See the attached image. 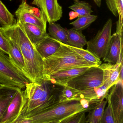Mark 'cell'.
<instances>
[{
  "mask_svg": "<svg viewBox=\"0 0 123 123\" xmlns=\"http://www.w3.org/2000/svg\"><path fill=\"white\" fill-rule=\"evenodd\" d=\"M0 32L19 48L25 63V74L30 81L39 82L45 80L43 60L26 36L21 25L16 22L12 26H0Z\"/></svg>",
  "mask_w": 123,
  "mask_h": 123,
  "instance_id": "1",
  "label": "cell"
},
{
  "mask_svg": "<svg viewBox=\"0 0 123 123\" xmlns=\"http://www.w3.org/2000/svg\"><path fill=\"white\" fill-rule=\"evenodd\" d=\"M49 81L30 82L24 91L26 100L25 116L29 117L50 109L59 103V92Z\"/></svg>",
  "mask_w": 123,
  "mask_h": 123,
  "instance_id": "2",
  "label": "cell"
},
{
  "mask_svg": "<svg viewBox=\"0 0 123 123\" xmlns=\"http://www.w3.org/2000/svg\"><path fill=\"white\" fill-rule=\"evenodd\" d=\"M97 105L84 99L66 101L28 118L32 123H66L79 113L90 112Z\"/></svg>",
  "mask_w": 123,
  "mask_h": 123,
  "instance_id": "3",
  "label": "cell"
},
{
  "mask_svg": "<svg viewBox=\"0 0 123 123\" xmlns=\"http://www.w3.org/2000/svg\"><path fill=\"white\" fill-rule=\"evenodd\" d=\"M60 42V47L52 55L43 60L44 79L56 72L71 69L98 66L87 61Z\"/></svg>",
  "mask_w": 123,
  "mask_h": 123,
  "instance_id": "4",
  "label": "cell"
},
{
  "mask_svg": "<svg viewBox=\"0 0 123 123\" xmlns=\"http://www.w3.org/2000/svg\"><path fill=\"white\" fill-rule=\"evenodd\" d=\"M30 82L12 62L8 55L0 51V84L8 88L22 90Z\"/></svg>",
  "mask_w": 123,
  "mask_h": 123,
  "instance_id": "5",
  "label": "cell"
},
{
  "mask_svg": "<svg viewBox=\"0 0 123 123\" xmlns=\"http://www.w3.org/2000/svg\"><path fill=\"white\" fill-rule=\"evenodd\" d=\"M103 84L102 70L99 66H95L90 67L81 74L73 78L67 83L66 86L82 91L102 86Z\"/></svg>",
  "mask_w": 123,
  "mask_h": 123,
  "instance_id": "6",
  "label": "cell"
},
{
  "mask_svg": "<svg viewBox=\"0 0 123 123\" xmlns=\"http://www.w3.org/2000/svg\"><path fill=\"white\" fill-rule=\"evenodd\" d=\"M112 21L109 19L95 37L87 42V50L99 59L103 58L107 53L112 35Z\"/></svg>",
  "mask_w": 123,
  "mask_h": 123,
  "instance_id": "7",
  "label": "cell"
},
{
  "mask_svg": "<svg viewBox=\"0 0 123 123\" xmlns=\"http://www.w3.org/2000/svg\"><path fill=\"white\" fill-rule=\"evenodd\" d=\"M15 14L17 22L33 25L46 31L47 20L38 8L30 6L26 1H22Z\"/></svg>",
  "mask_w": 123,
  "mask_h": 123,
  "instance_id": "8",
  "label": "cell"
},
{
  "mask_svg": "<svg viewBox=\"0 0 123 123\" xmlns=\"http://www.w3.org/2000/svg\"><path fill=\"white\" fill-rule=\"evenodd\" d=\"M107 97L114 123H123V82L119 80L111 87Z\"/></svg>",
  "mask_w": 123,
  "mask_h": 123,
  "instance_id": "9",
  "label": "cell"
},
{
  "mask_svg": "<svg viewBox=\"0 0 123 123\" xmlns=\"http://www.w3.org/2000/svg\"><path fill=\"white\" fill-rule=\"evenodd\" d=\"M32 4L37 6L49 24L58 21L63 16V8L58 0H33Z\"/></svg>",
  "mask_w": 123,
  "mask_h": 123,
  "instance_id": "10",
  "label": "cell"
},
{
  "mask_svg": "<svg viewBox=\"0 0 123 123\" xmlns=\"http://www.w3.org/2000/svg\"><path fill=\"white\" fill-rule=\"evenodd\" d=\"M26 100L24 91L18 89L7 108L0 123H9L17 117L26 108Z\"/></svg>",
  "mask_w": 123,
  "mask_h": 123,
  "instance_id": "11",
  "label": "cell"
},
{
  "mask_svg": "<svg viewBox=\"0 0 123 123\" xmlns=\"http://www.w3.org/2000/svg\"><path fill=\"white\" fill-rule=\"evenodd\" d=\"M103 59L112 64L123 61V35L115 32L111 35L107 51Z\"/></svg>",
  "mask_w": 123,
  "mask_h": 123,
  "instance_id": "12",
  "label": "cell"
},
{
  "mask_svg": "<svg viewBox=\"0 0 123 123\" xmlns=\"http://www.w3.org/2000/svg\"><path fill=\"white\" fill-rule=\"evenodd\" d=\"M109 90L104 86L82 91L76 90L71 101L84 99L92 104L97 105L103 98L107 99Z\"/></svg>",
  "mask_w": 123,
  "mask_h": 123,
  "instance_id": "13",
  "label": "cell"
},
{
  "mask_svg": "<svg viewBox=\"0 0 123 123\" xmlns=\"http://www.w3.org/2000/svg\"><path fill=\"white\" fill-rule=\"evenodd\" d=\"M90 67H82L60 71L50 74L45 79L53 84L65 87L66 84L73 78L86 71Z\"/></svg>",
  "mask_w": 123,
  "mask_h": 123,
  "instance_id": "14",
  "label": "cell"
},
{
  "mask_svg": "<svg viewBox=\"0 0 123 123\" xmlns=\"http://www.w3.org/2000/svg\"><path fill=\"white\" fill-rule=\"evenodd\" d=\"M121 63L112 64L106 62L99 66L103 73V85L108 89H110L112 86L119 81Z\"/></svg>",
  "mask_w": 123,
  "mask_h": 123,
  "instance_id": "15",
  "label": "cell"
},
{
  "mask_svg": "<svg viewBox=\"0 0 123 123\" xmlns=\"http://www.w3.org/2000/svg\"><path fill=\"white\" fill-rule=\"evenodd\" d=\"M60 45L59 41L52 38L47 34L35 48L44 60L54 54Z\"/></svg>",
  "mask_w": 123,
  "mask_h": 123,
  "instance_id": "16",
  "label": "cell"
},
{
  "mask_svg": "<svg viewBox=\"0 0 123 123\" xmlns=\"http://www.w3.org/2000/svg\"><path fill=\"white\" fill-rule=\"evenodd\" d=\"M20 24L26 36L34 47L47 34L46 31H43L37 26L26 23Z\"/></svg>",
  "mask_w": 123,
  "mask_h": 123,
  "instance_id": "17",
  "label": "cell"
},
{
  "mask_svg": "<svg viewBox=\"0 0 123 123\" xmlns=\"http://www.w3.org/2000/svg\"><path fill=\"white\" fill-rule=\"evenodd\" d=\"M6 38L8 40L9 46L8 55L10 60L14 64L25 74V63L19 48L14 41L9 38Z\"/></svg>",
  "mask_w": 123,
  "mask_h": 123,
  "instance_id": "18",
  "label": "cell"
},
{
  "mask_svg": "<svg viewBox=\"0 0 123 123\" xmlns=\"http://www.w3.org/2000/svg\"><path fill=\"white\" fill-rule=\"evenodd\" d=\"M17 89L4 86L0 91V120L6 113Z\"/></svg>",
  "mask_w": 123,
  "mask_h": 123,
  "instance_id": "19",
  "label": "cell"
},
{
  "mask_svg": "<svg viewBox=\"0 0 123 123\" xmlns=\"http://www.w3.org/2000/svg\"><path fill=\"white\" fill-rule=\"evenodd\" d=\"M68 44L71 47L83 48L87 41L82 31H77L73 28L67 29Z\"/></svg>",
  "mask_w": 123,
  "mask_h": 123,
  "instance_id": "20",
  "label": "cell"
},
{
  "mask_svg": "<svg viewBox=\"0 0 123 123\" xmlns=\"http://www.w3.org/2000/svg\"><path fill=\"white\" fill-rule=\"evenodd\" d=\"M48 31V34L52 38L68 44L67 29L63 28L59 24L53 22L49 24Z\"/></svg>",
  "mask_w": 123,
  "mask_h": 123,
  "instance_id": "21",
  "label": "cell"
},
{
  "mask_svg": "<svg viewBox=\"0 0 123 123\" xmlns=\"http://www.w3.org/2000/svg\"><path fill=\"white\" fill-rule=\"evenodd\" d=\"M103 98L93 110L89 112L86 123H99L105 109L107 101Z\"/></svg>",
  "mask_w": 123,
  "mask_h": 123,
  "instance_id": "22",
  "label": "cell"
},
{
  "mask_svg": "<svg viewBox=\"0 0 123 123\" xmlns=\"http://www.w3.org/2000/svg\"><path fill=\"white\" fill-rule=\"evenodd\" d=\"M97 18V16L91 15L78 17L76 20L70 23L73 29L77 31H82L88 28Z\"/></svg>",
  "mask_w": 123,
  "mask_h": 123,
  "instance_id": "23",
  "label": "cell"
},
{
  "mask_svg": "<svg viewBox=\"0 0 123 123\" xmlns=\"http://www.w3.org/2000/svg\"><path fill=\"white\" fill-rule=\"evenodd\" d=\"M109 10L116 17H118V21L123 22V0H105Z\"/></svg>",
  "mask_w": 123,
  "mask_h": 123,
  "instance_id": "24",
  "label": "cell"
},
{
  "mask_svg": "<svg viewBox=\"0 0 123 123\" xmlns=\"http://www.w3.org/2000/svg\"><path fill=\"white\" fill-rule=\"evenodd\" d=\"M66 45L87 61L95 64L98 66L102 63L100 59L97 57L92 53L87 50L71 47L68 45L66 44Z\"/></svg>",
  "mask_w": 123,
  "mask_h": 123,
  "instance_id": "25",
  "label": "cell"
},
{
  "mask_svg": "<svg viewBox=\"0 0 123 123\" xmlns=\"http://www.w3.org/2000/svg\"><path fill=\"white\" fill-rule=\"evenodd\" d=\"M69 8L77 13L78 15V17L91 15L93 12L91 5L85 1H79L78 2H75L74 4Z\"/></svg>",
  "mask_w": 123,
  "mask_h": 123,
  "instance_id": "26",
  "label": "cell"
},
{
  "mask_svg": "<svg viewBox=\"0 0 123 123\" xmlns=\"http://www.w3.org/2000/svg\"><path fill=\"white\" fill-rule=\"evenodd\" d=\"M0 18L5 26H12L16 22L14 16L8 10L1 0H0Z\"/></svg>",
  "mask_w": 123,
  "mask_h": 123,
  "instance_id": "27",
  "label": "cell"
},
{
  "mask_svg": "<svg viewBox=\"0 0 123 123\" xmlns=\"http://www.w3.org/2000/svg\"><path fill=\"white\" fill-rule=\"evenodd\" d=\"M63 88V89L59 92L58 95L59 103L71 101L76 90L75 89L68 87L66 86Z\"/></svg>",
  "mask_w": 123,
  "mask_h": 123,
  "instance_id": "28",
  "label": "cell"
},
{
  "mask_svg": "<svg viewBox=\"0 0 123 123\" xmlns=\"http://www.w3.org/2000/svg\"><path fill=\"white\" fill-rule=\"evenodd\" d=\"M99 123H114L110 105L109 103L106 109H105Z\"/></svg>",
  "mask_w": 123,
  "mask_h": 123,
  "instance_id": "29",
  "label": "cell"
},
{
  "mask_svg": "<svg viewBox=\"0 0 123 123\" xmlns=\"http://www.w3.org/2000/svg\"><path fill=\"white\" fill-rule=\"evenodd\" d=\"M0 51L8 55L9 46L8 40L0 32Z\"/></svg>",
  "mask_w": 123,
  "mask_h": 123,
  "instance_id": "30",
  "label": "cell"
},
{
  "mask_svg": "<svg viewBox=\"0 0 123 123\" xmlns=\"http://www.w3.org/2000/svg\"><path fill=\"white\" fill-rule=\"evenodd\" d=\"M26 108L23 110L19 116L9 123H32L31 121L25 116Z\"/></svg>",
  "mask_w": 123,
  "mask_h": 123,
  "instance_id": "31",
  "label": "cell"
},
{
  "mask_svg": "<svg viewBox=\"0 0 123 123\" xmlns=\"http://www.w3.org/2000/svg\"><path fill=\"white\" fill-rule=\"evenodd\" d=\"M85 113H82L78 114L66 123H86L87 118Z\"/></svg>",
  "mask_w": 123,
  "mask_h": 123,
  "instance_id": "32",
  "label": "cell"
},
{
  "mask_svg": "<svg viewBox=\"0 0 123 123\" xmlns=\"http://www.w3.org/2000/svg\"><path fill=\"white\" fill-rule=\"evenodd\" d=\"M69 19L72 20L78 17V15L77 13L74 11H71L69 13Z\"/></svg>",
  "mask_w": 123,
  "mask_h": 123,
  "instance_id": "33",
  "label": "cell"
},
{
  "mask_svg": "<svg viewBox=\"0 0 123 123\" xmlns=\"http://www.w3.org/2000/svg\"><path fill=\"white\" fill-rule=\"evenodd\" d=\"M121 62L120 68V77L119 80L123 82V62Z\"/></svg>",
  "mask_w": 123,
  "mask_h": 123,
  "instance_id": "34",
  "label": "cell"
},
{
  "mask_svg": "<svg viewBox=\"0 0 123 123\" xmlns=\"http://www.w3.org/2000/svg\"><path fill=\"white\" fill-rule=\"evenodd\" d=\"M94 1L97 6L100 7L102 2H101L99 0H94Z\"/></svg>",
  "mask_w": 123,
  "mask_h": 123,
  "instance_id": "35",
  "label": "cell"
},
{
  "mask_svg": "<svg viewBox=\"0 0 123 123\" xmlns=\"http://www.w3.org/2000/svg\"><path fill=\"white\" fill-rule=\"evenodd\" d=\"M0 25L2 26H5L4 23L2 21V20H1L0 18Z\"/></svg>",
  "mask_w": 123,
  "mask_h": 123,
  "instance_id": "36",
  "label": "cell"
},
{
  "mask_svg": "<svg viewBox=\"0 0 123 123\" xmlns=\"http://www.w3.org/2000/svg\"><path fill=\"white\" fill-rule=\"evenodd\" d=\"M74 1V3L75 2H78V1H79V0H73Z\"/></svg>",
  "mask_w": 123,
  "mask_h": 123,
  "instance_id": "37",
  "label": "cell"
},
{
  "mask_svg": "<svg viewBox=\"0 0 123 123\" xmlns=\"http://www.w3.org/2000/svg\"><path fill=\"white\" fill-rule=\"evenodd\" d=\"M4 86V85H2V84H0V88H1V87H2V86Z\"/></svg>",
  "mask_w": 123,
  "mask_h": 123,
  "instance_id": "38",
  "label": "cell"
},
{
  "mask_svg": "<svg viewBox=\"0 0 123 123\" xmlns=\"http://www.w3.org/2000/svg\"><path fill=\"white\" fill-rule=\"evenodd\" d=\"M26 0H22V1H26Z\"/></svg>",
  "mask_w": 123,
  "mask_h": 123,
  "instance_id": "39",
  "label": "cell"
},
{
  "mask_svg": "<svg viewBox=\"0 0 123 123\" xmlns=\"http://www.w3.org/2000/svg\"><path fill=\"white\" fill-rule=\"evenodd\" d=\"M99 0L100 1H101V2H102V0Z\"/></svg>",
  "mask_w": 123,
  "mask_h": 123,
  "instance_id": "40",
  "label": "cell"
},
{
  "mask_svg": "<svg viewBox=\"0 0 123 123\" xmlns=\"http://www.w3.org/2000/svg\"><path fill=\"white\" fill-rule=\"evenodd\" d=\"M10 0V1H12V0Z\"/></svg>",
  "mask_w": 123,
  "mask_h": 123,
  "instance_id": "41",
  "label": "cell"
},
{
  "mask_svg": "<svg viewBox=\"0 0 123 123\" xmlns=\"http://www.w3.org/2000/svg\"></svg>",
  "mask_w": 123,
  "mask_h": 123,
  "instance_id": "42",
  "label": "cell"
}]
</instances>
